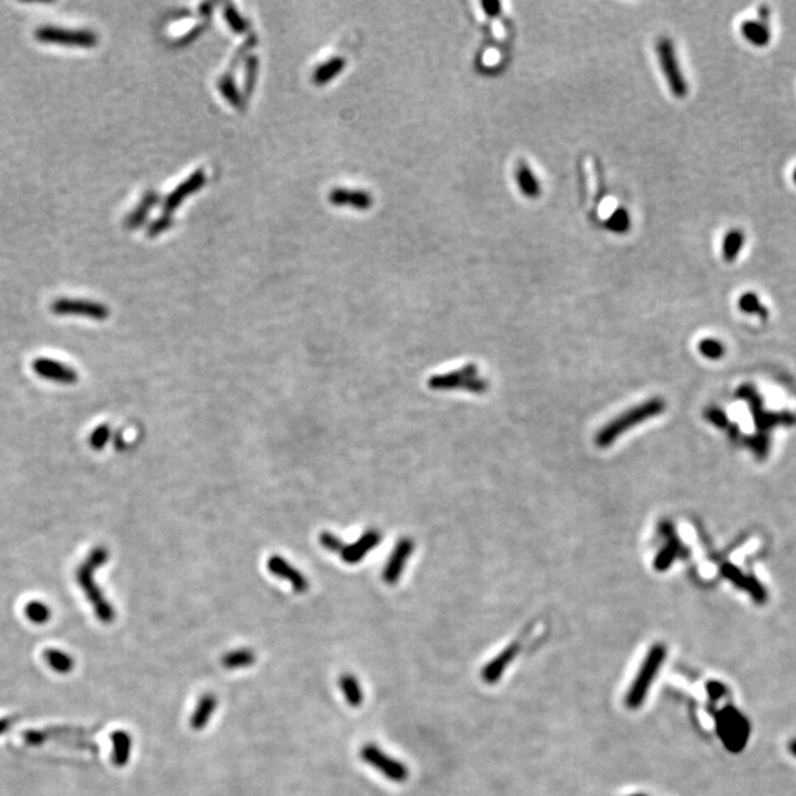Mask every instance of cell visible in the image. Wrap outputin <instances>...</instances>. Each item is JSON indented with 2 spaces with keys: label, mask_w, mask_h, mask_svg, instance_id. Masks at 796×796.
Listing matches in <instances>:
<instances>
[{
  "label": "cell",
  "mask_w": 796,
  "mask_h": 796,
  "mask_svg": "<svg viewBox=\"0 0 796 796\" xmlns=\"http://www.w3.org/2000/svg\"><path fill=\"white\" fill-rule=\"evenodd\" d=\"M665 410V401L662 398H652L644 401L640 405L632 407L628 412L622 413L617 419L610 420L603 430H600L596 435V444L599 447H607L614 442L620 435L630 431L631 428L636 425L659 416Z\"/></svg>",
  "instance_id": "cell-2"
},
{
  "label": "cell",
  "mask_w": 796,
  "mask_h": 796,
  "mask_svg": "<svg viewBox=\"0 0 796 796\" xmlns=\"http://www.w3.org/2000/svg\"><path fill=\"white\" fill-rule=\"evenodd\" d=\"M267 568H269L270 573L273 575H276L277 578L288 581L292 585L294 591H297V593H305V591H307L309 587H310L309 580L305 578L297 568H294L287 559H283L282 556L275 555V556L269 558Z\"/></svg>",
  "instance_id": "cell-13"
},
{
  "label": "cell",
  "mask_w": 796,
  "mask_h": 796,
  "mask_svg": "<svg viewBox=\"0 0 796 796\" xmlns=\"http://www.w3.org/2000/svg\"><path fill=\"white\" fill-rule=\"evenodd\" d=\"M657 56H658L659 67L662 70V74L667 80L671 93L679 99L686 97L687 92H689L687 81H686V77L681 73L674 43H672L668 37L658 38Z\"/></svg>",
  "instance_id": "cell-4"
},
{
  "label": "cell",
  "mask_w": 796,
  "mask_h": 796,
  "mask_svg": "<svg viewBox=\"0 0 796 796\" xmlns=\"http://www.w3.org/2000/svg\"><path fill=\"white\" fill-rule=\"evenodd\" d=\"M699 351L711 359V360H717L721 359L724 354V346L721 342H718L717 339H712V338H705L701 341L699 344Z\"/></svg>",
  "instance_id": "cell-29"
},
{
  "label": "cell",
  "mask_w": 796,
  "mask_h": 796,
  "mask_svg": "<svg viewBox=\"0 0 796 796\" xmlns=\"http://www.w3.org/2000/svg\"><path fill=\"white\" fill-rule=\"evenodd\" d=\"M706 413H708L706 418H708L711 422H713V423L718 425V426H724V425H726V416L723 415V412H720V410H713V409H712V410H709V412H706Z\"/></svg>",
  "instance_id": "cell-32"
},
{
  "label": "cell",
  "mask_w": 796,
  "mask_h": 796,
  "mask_svg": "<svg viewBox=\"0 0 796 796\" xmlns=\"http://www.w3.org/2000/svg\"><path fill=\"white\" fill-rule=\"evenodd\" d=\"M739 307H741L742 312L749 313V314L757 313V314H760L761 317H767V316H768V312L761 305V302H760L757 294H753V292H746V294H743V295L741 297V299H739Z\"/></svg>",
  "instance_id": "cell-27"
},
{
  "label": "cell",
  "mask_w": 796,
  "mask_h": 796,
  "mask_svg": "<svg viewBox=\"0 0 796 796\" xmlns=\"http://www.w3.org/2000/svg\"><path fill=\"white\" fill-rule=\"evenodd\" d=\"M632 796H643V795H632Z\"/></svg>",
  "instance_id": "cell-37"
},
{
  "label": "cell",
  "mask_w": 796,
  "mask_h": 796,
  "mask_svg": "<svg viewBox=\"0 0 796 796\" xmlns=\"http://www.w3.org/2000/svg\"><path fill=\"white\" fill-rule=\"evenodd\" d=\"M320 544L326 550H329V552H336V553H341L344 546H345L344 541L339 537L329 533V531H323V533L320 534Z\"/></svg>",
  "instance_id": "cell-30"
},
{
  "label": "cell",
  "mask_w": 796,
  "mask_h": 796,
  "mask_svg": "<svg viewBox=\"0 0 796 796\" xmlns=\"http://www.w3.org/2000/svg\"><path fill=\"white\" fill-rule=\"evenodd\" d=\"M515 180H516V185L521 191V193L526 198H537L541 193V186H540V181L536 176V173L531 170L526 164H519L516 171H515Z\"/></svg>",
  "instance_id": "cell-14"
},
{
  "label": "cell",
  "mask_w": 796,
  "mask_h": 796,
  "mask_svg": "<svg viewBox=\"0 0 796 796\" xmlns=\"http://www.w3.org/2000/svg\"><path fill=\"white\" fill-rule=\"evenodd\" d=\"M789 748H790L792 753H793V755H795V757H796V741H793V742L790 743V746H789Z\"/></svg>",
  "instance_id": "cell-35"
},
{
  "label": "cell",
  "mask_w": 796,
  "mask_h": 796,
  "mask_svg": "<svg viewBox=\"0 0 796 796\" xmlns=\"http://www.w3.org/2000/svg\"><path fill=\"white\" fill-rule=\"evenodd\" d=\"M33 371L46 381H52L56 383L73 385L78 381V373L71 366L60 363L58 360L40 357L33 361Z\"/></svg>",
  "instance_id": "cell-10"
},
{
  "label": "cell",
  "mask_w": 796,
  "mask_h": 796,
  "mask_svg": "<svg viewBox=\"0 0 796 796\" xmlns=\"http://www.w3.org/2000/svg\"><path fill=\"white\" fill-rule=\"evenodd\" d=\"M741 30L748 42L755 46H765L770 42V28L760 21H745Z\"/></svg>",
  "instance_id": "cell-19"
},
{
  "label": "cell",
  "mask_w": 796,
  "mask_h": 796,
  "mask_svg": "<svg viewBox=\"0 0 796 796\" xmlns=\"http://www.w3.org/2000/svg\"><path fill=\"white\" fill-rule=\"evenodd\" d=\"M515 655H516V644H512V646L506 647L496 659H493L492 662H489V664L485 667V669H484V672H482V677L485 679V681H488V683H494V681H497V680L502 677V674L504 672L506 667H507L510 662H512V659L515 658Z\"/></svg>",
  "instance_id": "cell-16"
},
{
  "label": "cell",
  "mask_w": 796,
  "mask_h": 796,
  "mask_svg": "<svg viewBox=\"0 0 796 796\" xmlns=\"http://www.w3.org/2000/svg\"><path fill=\"white\" fill-rule=\"evenodd\" d=\"M381 540H382V536H381L379 531L367 529L366 533H363L361 537L356 543L349 544V546L345 544L344 548H342V552L339 555H341V558L345 563L356 565V563L361 562L367 556V553L371 552V550H373L376 546H379Z\"/></svg>",
  "instance_id": "cell-12"
},
{
  "label": "cell",
  "mask_w": 796,
  "mask_h": 796,
  "mask_svg": "<svg viewBox=\"0 0 796 796\" xmlns=\"http://www.w3.org/2000/svg\"><path fill=\"white\" fill-rule=\"evenodd\" d=\"M481 6L488 16H493V18L499 16L500 12H502V4L500 2H482Z\"/></svg>",
  "instance_id": "cell-31"
},
{
  "label": "cell",
  "mask_w": 796,
  "mask_h": 796,
  "mask_svg": "<svg viewBox=\"0 0 796 796\" xmlns=\"http://www.w3.org/2000/svg\"><path fill=\"white\" fill-rule=\"evenodd\" d=\"M667 658V647L665 644H655L652 646V649L649 650V653L644 658L643 665L640 667V671L637 677L632 681L628 693H627V706L631 709H637L642 706V704L644 702L646 696H647V691L652 687V683L655 681L657 674L659 668L662 667L664 661Z\"/></svg>",
  "instance_id": "cell-3"
},
{
  "label": "cell",
  "mask_w": 796,
  "mask_h": 796,
  "mask_svg": "<svg viewBox=\"0 0 796 796\" xmlns=\"http://www.w3.org/2000/svg\"><path fill=\"white\" fill-rule=\"evenodd\" d=\"M111 440V428L110 425L104 423L97 426L96 430L92 431L90 437H89V444L96 452L104 450V447L108 444V441Z\"/></svg>",
  "instance_id": "cell-28"
},
{
  "label": "cell",
  "mask_w": 796,
  "mask_h": 796,
  "mask_svg": "<svg viewBox=\"0 0 796 796\" xmlns=\"http://www.w3.org/2000/svg\"><path fill=\"white\" fill-rule=\"evenodd\" d=\"M360 755L364 763L372 765L375 770L381 771L388 780L401 783L409 778V770H407V767L403 763L390 757V755L385 753L379 746L373 743L364 745L360 750Z\"/></svg>",
  "instance_id": "cell-7"
},
{
  "label": "cell",
  "mask_w": 796,
  "mask_h": 796,
  "mask_svg": "<svg viewBox=\"0 0 796 796\" xmlns=\"http://www.w3.org/2000/svg\"><path fill=\"white\" fill-rule=\"evenodd\" d=\"M758 15H760V23H763V24H765V26H768V18H770V9H768V8H767V6H761V8H760V12H758Z\"/></svg>",
  "instance_id": "cell-34"
},
{
  "label": "cell",
  "mask_w": 796,
  "mask_h": 796,
  "mask_svg": "<svg viewBox=\"0 0 796 796\" xmlns=\"http://www.w3.org/2000/svg\"><path fill=\"white\" fill-rule=\"evenodd\" d=\"M110 559V552L108 548L97 546L95 548L90 550V553L87 556V559L85 561V563H81L77 569V583L81 587V590L85 591L86 598L89 599L90 605L95 609V615L97 617L99 621L110 624L115 620V610L112 607V605L107 600V598L102 593L99 585L95 581V573L96 571L104 565L105 562H108Z\"/></svg>",
  "instance_id": "cell-1"
},
{
  "label": "cell",
  "mask_w": 796,
  "mask_h": 796,
  "mask_svg": "<svg viewBox=\"0 0 796 796\" xmlns=\"http://www.w3.org/2000/svg\"><path fill=\"white\" fill-rule=\"evenodd\" d=\"M34 36L40 43L78 46L85 49H90L97 45V36L90 30H68L46 26L40 27Z\"/></svg>",
  "instance_id": "cell-5"
},
{
  "label": "cell",
  "mask_w": 796,
  "mask_h": 796,
  "mask_svg": "<svg viewBox=\"0 0 796 796\" xmlns=\"http://www.w3.org/2000/svg\"><path fill=\"white\" fill-rule=\"evenodd\" d=\"M254 662H255V653L251 649L232 650L221 658V665L228 669L251 667Z\"/></svg>",
  "instance_id": "cell-21"
},
{
  "label": "cell",
  "mask_w": 796,
  "mask_h": 796,
  "mask_svg": "<svg viewBox=\"0 0 796 796\" xmlns=\"http://www.w3.org/2000/svg\"><path fill=\"white\" fill-rule=\"evenodd\" d=\"M745 243V235L742 230L739 229H733L730 230L723 242V257L726 261L733 262L736 260V257L739 255L742 247Z\"/></svg>",
  "instance_id": "cell-22"
},
{
  "label": "cell",
  "mask_w": 796,
  "mask_h": 796,
  "mask_svg": "<svg viewBox=\"0 0 796 796\" xmlns=\"http://www.w3.org/2000/svg\"><path fill=\"white\" fill-rule=\"evenodd\" d=\"M51 312L56 316H85L93 320H105L110 316V309L107 305L96 301L75 298L55 299L51 305Z\"/></svg>",
  "instance_id": "cell-9"
},
{
  "label": "cell",
  "mask_w": 796,
  "mask_h": 796,
  "mask_svg": "<svg viewBox=\"0 0 796 796\" xmlns=\"http://www.w3.org/2000/svg\"><path fill=\"white\" fill-rule=\"evenodd\" d=\"M793 179H795V183H796V170H795V173H793Z\"/></svg>",
  "instance_id": "cell-36"
},
{
  "label": "cell",
  "mask_w": 796,
  "mask_h": 796,
  "mask_svg": "<svg viewBox=\"0 0 796 796\" xmlns=\"http://www.w3.org/2000/svg\"><path fill=\"white\" fill-rule=\"evenodd\" d=\"M24 612L26 617L34 624H45L52 617L51 607L40 600H31L30 603H27Z\"/></svg>",
  "instance_id": "cell-24"
},
{
  "label": "cell",
  "mask_w": 796,
  "mask_h": 796,
  "mask_svg": "<svg viewBox=\"0 0 796 796\" xmlns=\"http://www.w3.org/2000/svg\"><path fill=\"white\" fill-rule=\"evenodd\" d=\"M216 708H217V698L214 695H211V693L203 695L199 699V702H198V705H196V708L192 713L191 727L193 730H202L203 727L208 724L211 716L216 712Z\"/></svg>",
  "instance_id": "cell-17"
},
{
  "label": "cell",
  "mask_w": 796,
  "mask_h": 796,
  "mask_svg": "<svg viewBox=\"0 0 796 796\" xmlns=\"http://www.w3.org/2000/svg\"><path fill=\"white\" fill-rule=\"evenodd\" d=\"M112 763L117 767H124L132 753V736L124 730H117L112 733Z\"/></svg>",
  "instance_id": "cell-15"
},
{
  "label": "cell",
  "mask_w": 796,
  "mask_h": 796,
  "mask_svg": "<svg viewBox=\"0 0 796 796\" xmlns=\"http://www.w3.org/2000/svg\"><path fill=\"white\" fill-rule=\"evenodd\" d=\"M43 658L48 662V665L59 672V674H68V672L73 671L74 668V659L73 657H70L68 653L59 650V649H46L43 652Z\"/></svg>",
  "instance_id": "cell-18"
},
{
  "label": "cell",
  "mask_w": 796,
  "mask_h": 796,
  "mask_svg": "<svg viewBox=\"0 0 796 796\" xmlns=\"http://www.w3.org/2000/svg\"><path fill=\"white\" fill-rule=\"evenodd\" d=\"M433 390H453V388H466L467 391L472 393H484L487 383L477 376V367L474 364H467L460 371H455L444 375H435L428 381Z\"/></svg>",
  "instance_id": "cell-8"
},
{
  "label": "cell",
  "mask_w": 796,
  "mask_h": 796,
  "mask_svg": "<svg viewBox=\"0 0 796 796\" xmlns=\"http://www.w3.org/2000/svg\"><path fill=\"white\" fill-rule=\"evenodd\" d=\"M606 228L614 233H625L631 228V217L627 208H617L606 220Z\"/></svg>",
  "instance_id": "cell-23"
},
{
  "label": "cell",
  "mask_w": 796,
  "mask_h": 796,
  "mask_svg": "<svg viewBox=\"0 0 796 796\" xmlns=\"http://www.w3.org/2000/svg\"><path fill=\"white\" fill-rule=\"evenodd\" d=\"M155 199H156V195H155V193H148V195L144 198V201L140 202V206L134 210V213L126 220V226L130 228V229L137 228L139 224H140L142 221H144L145 217L148 216V211H149V208L155 203Z\"/></svg>",
  "instance_id": "cell-25"
},
{
  "label": "cell",
  "mask_w": 796,
  "mask_h": 796,
  "mask_svg": "<svg viewBox=\"0 0 796 796\" xmlns=\"http://www.w3.org/2000/svg\"><path fill=\"white\" fill-rule=\"evenodd\" d=\"M339 686L341 690L345 696V701L349 702V705L357 708L361 705L363 702V690L360 687V683L357 680L356 676L353 674H344L339 679Z\"/></svg>",
  "instance_id": "cell-20"
},
{
  "label": "cell",
  "mask_w": 796,
  "mask_h": 796,
  "mask_svg": "<svg viewBox=\"0 0 796 796\" xmlns=\"http://www.w3.org/2000/svg\"><path fill=\"white\" fill-rule=\"evenodd\" d=\"M718 720V733L726 746L731 750H741L749 736V724L746 718L733 706H728L720 713Z\"/></svg>",
  "instance_id": "cell-6"
},
{
  "label": "cell",
  "mask_w": 796,
  "mask_h": 796,
  "mask_svg": "<svg viewBox=\"0 0 796 796\" xmlns=\"http://www.w3.org/2000/svg\"><path fill=\"white\" fill-rule=\"evenodd\" d=\"M677 553H679V544L676 541L669 540L668 544L661 550L655 559V569L657 571L668 569L669 565L677 558Z\"/></svg>",
  "instance_id": "cell-26"
},
{
  "label": "cell",
  "mask_w": 796,
  "mask_h": 796,
  "mask_svg": "<svg viewBox=\"0 0 796 796\" xmlns=\"http://www.w3.org/2000/svg\"><path fill=\"white\" fill-rule=\"evenodd\" d=\"M14 723H15V720L11 718V717L0 718V736H2V734H5V733L14 726Z\"/></svg>",
  "instance_id": "cell-33"
},
{
  "label": "cell",
  "mask_w": 796,
  "mask_h": 796,
  "mask_svg": "<svg viewBox=\"0 0 796 796\" xmlns=\"http://www.w3.org/2000/svg\"><path fill=\"white\" fill-rule=\"evenodd\" d=\"M415 550V543L410 538H401L398 540V543L396 544L393 553L388 559L385 569H383V574L382 578L386 584H396L398 583L403 571L405 568L407 561H409L410 555L413 553Z\"/></svg>",
  "instance_id": "cell-11"
}]
</instances>
